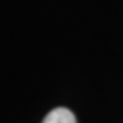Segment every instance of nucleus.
I'll use <instances>...</instances> for the list:
<instances>
[{"mask_svg":"<svg viewBox=\"0 0 123 123\" xmlns=\"http://www.w3.org/2000/svg\"><path fill=\"white\" fill-rule=\"evenodd\" d=\"M43 123H77L74 113L67 108H55L44 116Z\"/></svg>","mask_w":123,"mask_h":123,"instance_id":"nucleus-1","label":"nucleus"}]
</instances>
